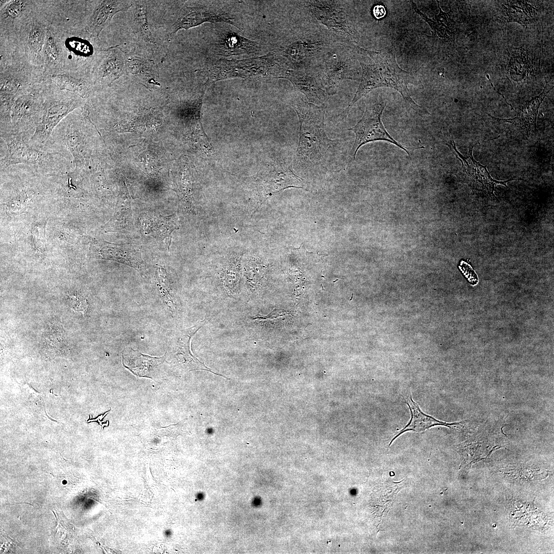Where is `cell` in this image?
<instances>
[{
    "label": "cell",
    "instance_id": "cell-32",
    "mask_svg": "<svg viewBox=\"0 0 554 554\" xmlns=\"http://www.w3.org/2000/svg\"><path fill=\"white\" fill-rule=\"evenodd\" d=\"M439 9V13L435 16L434 19L428 18L425 14L422 13L417 7L416 4L411 2V5L414 11L417 13L425 22H426L431 28L432 36L442 39H450L452 38L453 34L450 17L448 13L444 12L440 7L437 1Z\"/></svg>",
    "mask_w": 554,
    "mask_h": 554
},
{
    "label": "cell",
    "instance_id": "cell-19",
    "mask_svg": "<svg viewBox=\"0 0 554 554\" xmlns=\"http://www.w3.org/2000/svg\"><path fill=\"white\" fill-rule=\"evenodd\" d=\"M123 68V60L116 49L100 53L94 60L88 74L93 84L108 85L117 79Z\"/></svg>",
    "mask_w": 554,
    "mask_h": 554
},
{
    "label": "cell",
    "instance_id": "cell-1",
    "mask_svg": "<svg viewBox=\"0 0 554 554\" xmlns=\"http://www.w3.org/2000/svg\"><path fill=\"white\" fill-rule=\"evenodd\" d=\"M353 53L362 69L359 86L342 115L345 119L354 104L376 88L386 87L397 91L405 102L413 108L422 107L412 98L409 84L418 83L417 71H407L399 67L393 46L377 51L365 49L357 44L351 45Z\"/></svg>",
    "mask_w": 554,
    "mask_h": 554
},
{
    "label": "cell",
    "instance_id": "cell-5",
    "mask_svg": "<svg viewBox=\"0 0 554 554\" xmlns=\"http://www.w3.org/2000/svg\"><path fill=\"white\" fill-rule=\"evenodd\" d=\"M352 44L334 42L314 67L329 96L337 93L344 80L360 79V65Z\"/></svg>",
    "mask_w": 554,
    "mask_h": 554
},
{
    "label": "cell",
    "instance_id": "cell-16",
    "mask_svg": "<svg viewBox=\"0 0 554 554\" xmlns=\"http://www.w3.org/2000/svg\"><path fill=\"white\" fill-rule=\"evenodd\" d=\"M446 144L461 161L462 171L466 175L469 186L473 190L481 192L490 198H495L494 191L497 185L501 184L507 187L506 183L515 180L509 179L505 181L494 180L486 167L481 165L473 158L472 150L476 144L469 147L467 156H463L457 150L453 139H451Z\"/></svg>",
    "mask_w": 554,
    "mask_h": 554
},
{
    "label": "cell",
    "instance_id": "cell-15",
    "mask_svg": "<svg viewBox=\"0 0 554 554\" xmlns=\"http://www.w3.org/2000/svg\"><path fill=\"white\" fill-rule=\"evenodd\" d=\"M48 24L37 4L18 31V44L29 66L43 68L44 47Z\"/></svg>",
    "mask_w": 554,
    "mask_h": 554
},
{
    "label": "cell",
    "instance_id": "cell-20",
    "mask_svg": "<svg viewBox=\"0 0 554 554\" xmlns=\"http://www.w3.org/2000/svg\"><path fill=\"white\" fill-rule=\"evenodd\" d=\"M206 322V320L205 319L190 328L182 329L176 332L174 338L172 339V342L171 343L172 344V352L176 362L180 365H183L184 368L190 370H206L226 378L224 375H220L212 371L203 363L195 358L191 352L190 340L197 330L201 328Z\"/></svg>",
    "mask_w": 554,
    "mask_h": 554
},
{
    "label": "cell",
    "instance_id": "cell-34",
    "mask_svg": "<svg viewBox=\"0 0 554 554\" xmlns=\"http://www.w3.org/2000/svg\"><path fill=\"white\" fill-rule=\"evenodd\" d=\"M134 22L138 35L146 42L154 43L147 21L146 6L142 2L136 3Z\"/></svg>",
    "mask_w": 554,
    "mask_h": 554
},
{
    "label": "cell",
    "instance_id": "cell-18",
    "mask_svg": "<svg viewBox=\"0 0 554 554\" xmlns=\"http://www.w3.org/2000/svg\"><path fill=\"white\" fill-rule=\"evenodd\" d=\"M212 50L217 55L229 56L254 54L260 52L261 47L259 43L223 28L216 30Z\"/></svg>",
    "mask_w": 554,
    "mask_h": 554
},
{
    "label": "cell",
    "instance_id": "cell-39",
    "mask_svg": "<svg viewBox=\"0 0 554 554\" xmlns=\"http://www.w3.org/2000/svg\"><path fill=\"white\" fill-rule=\"evenodd\" d=\"M110 409L109 411H107L106 412H105V413H103L102 414L99 415L97 418H96L95 419H90L86 422L87 423H90V422H96L101 426L102 428L104 429V428L105 427L108 426L109 424H103L101 421H102V419L106 416V415L110 411Z\"/></svg>",
    "mask_w": 554,
    "mask_h": 554
},
{
    "label": "cell",
    "instance_id": "cell-31",
    "mask_svg": "<svg viewBox=\"0 0 554 554\" xmlns=\"http://www.w3.org/2000/svg\"><path fill=\"white\" fill-rule=\"evenodd\" d=\"M113 230L122 231L132 228L131 199L125 187L119 194L114 217L109 223Z\"/></svg>",
    "mask_w": 554,
    "mask_h": 554
},
{
    "label": "cell",
    "instance_id": "cell-36",
    "mask_svg": "<svg viewBox=\"0 0 554 554\" xmlns=\"http://www.w3.org/2000/svg\"><path fill=\"white\" fill-rule=\"evenodd\" d=\"M128 67L129 70L133 74L148 75L150 74L145 63L140 60H134L129 61Z\"/></svg>",
    "mask_w": 554,
    "mask_h": 554
},
{
    "label": "cell",
    "instance_id": "cell-35",
    "mask_svg": "<svg viewBox=\"0 0 554 554\" xmlns=\"http://www.w3.org/2000/svg\"><path fill=\"white\" fill-rule=\"evenodd\" d=\"M180 187L179 192L182 206L187 210H191L192 204V190L189 175H188L183 177Z\"/></svg>",
    "mask_w": 554,
    "mask_h": 554
},
{
    "label": "cell",
    "instance_id": "cell-30",
    "mask_svg": "<svg viewBox=\"0 0 554 554\" xmlns=\"http://www.w3.org/2000/svg\"><path fill=\"white\" fill-rule=\"evenodd\" d=\"M166 355L153 357L131 348L130 351L122 353V362L123 365L136 377L152 378L151 371L164 361Z\"/></svg>",
    "mask_w": 554,
    "mask_h": 554
},
{
    "label": "cell",
    "instance_id": "cell-10",
    "mask_svg": "<svg viewBox=\"0 0 554 554\" xmlns=\"http://www.w3.org/2000/svg\"><path fill=\"white\" fill-rule=\"evenodd\" d=\"M45 80L43 68L29 65L0 68L1 124H9L15 100Z\"/></svg>",
    "mask_w": 554,
    "mask_h": 554
},
{
    "label": "cell",
    "instance_id": "cell-21",
    "mask_svg": "<svg viewBox=\"0 0 554 554\" xmlns=\"http://www.w3.org/2000/svg\"><path fill=\"white\" fill-rule=\"evenodd\" d=\"M37 5V1L9 0L0 9V33L17 35Z\"/></svg>",
    "mask_w": 554,
    "mask_h": 554
},
{
    "label": "cell",
    "instance_id": "cell-7",
    "mask_svg": "<svg viewBox=\"0 0 554 554\" xmlns=\"http://www.w3.org/2000/svg\"><path fill=\"white\" fill-rule=\"evenodd\" d=\"M302 2L309 13L338 42L357 44L360 34L350 14L348 1L312 0Z\"/></svg>",
    "mask_w": 554,
    "mask_h": 554
},
{
    "label": "cell",
    "instance_id": "cell-17",
    "mask_svg": "<svg viewBox=\"0 0 554 554\" xmlns=\"http://www.w3.org/2000/svg\"><path fill=\"white\" fill-rule=\"evenodd\" d=\"M279 78L290 81L296 91L302 93L309 103L321 106L326 104L329 98L314 67L303 70L288 69Z\"/></svg>",
    "mask_w": 554,
    "mask_h": 554
},
{
    "label": "cell",
    "instance_id": "cell-22",
    "mask_svg": "<svg viewBox=\"0 0 554 554\" xmlns=\"http://www.w3.org/2000/svg\"><path fill=\"white\" fill-rule=\"evenodd\" d=\"M402 395L410 409L411 419L409 423L393 438L389 445L397 438L405 432L409 431L422 432L436 426H443L450 428L457 429L462 427L463 424L462 422L447 423L439 421L424 413L417 403L413 400L410 392L405 391Z\"/></svg>",
    "mask_w": 554,
    "mask_h": 554
},
{
    "label": "cell",
    "instance_id": "cell-3",
    "mask_svg": "<svg viewBox=\"0 0 554 554\" xmlns=\"http://www.w3.org/2000/svg\"><path fill=\"white\" fill-rule=\"evenodd\" d=\"M0 135L1 169L23 164L39 174L53 176L65 174L75 168L71 154L59 145L51 143L46 148L39 149L21 135L4 133Z\"/></svg>",
    "mask_w": 554,
    "mask_h": 554
},
{
    "label": "cell",
    "instance_id": "cell-12",
    "mask_svg": "<svg viewBox=\"0 0 554 554\" xmlns=\"http://www.w3.org/2000/svg\"><path fill=\"white\" fill-rule=\"evenodd\" d=\"M386 104V102L378 100L368 102L361 120L347 129L355 134V140L349 152L348 163L355 160L357 153L361 146L378 141L394 144L409 155L408 150L389 134L383 124L382 116Z\"/></svg>",
    "mask_w": 554,
    "mask_h": 554
},
{
    "label": "cell",
    "instance_id": "cell-11",
    "mask_svg": "<svg viewBox=\"0 0 554 554\" xmlns=\"http://www.w3.org/2000/svg\"><path fill=\"white\" fill-rule=\"evenodd\" d=\"M55 26L59 31L63 49L62 68L60 74H87L91 63L93 62L92 58L94 53L91 39L95 37L84 27L64 28Z\"/></svg>",
    "mask_w": 554,
    "mask_h": 554
},
{
    "label": "cell",
    "instance_id": "cell-33",
    "mask_svg": "<svg viewBox=\"0 0 554 554\" xmlns=\"http://www.w3.org/2000/svg\"><path fill=\"white\" fill-rule=\"evenodd\" d=\"M157 284L164 304L171 310L174 308V305L170 293V279L166 270L161 266L156 268Z\"/></svg>",
    "mask_w": 554,
    "mask_h": 554
},
{
    "label": "cell",
    "instance_id": "cell-25",
    "mask_svg": "<svg viewBox=\"0 0 554 554\" xmlns=\"http://www.w3.org/2000/svg\"><path fill=\"white\" fill-rule=\"evenodd\" d=\"M87 20L85 29L98 38L102 30L110 23L116 13L127 10L131 2L125 1H100Z\"/></svg>",
    "mask_w": 554,
    "mask_h": 554
},
{
    "label": "cell",
    "instance_id": "cell-24",
    "mask_svg": "<svg viewBox=\"0 0 554 554\" xmlns=\"http://www.w3.org/2000/svg\"><path fill=\"white\" fill-rule=\"evenodd\" d=\"M209 22L228 23L241 29L238 24L235 22L234 17L228 13L208 9L191 8L181 16L175 23L171 34L175 33L182 29L187 30L201 25L204 23Z\"/></svg>",
    "mask_w": 554,
    "mask_h": 554
},
{
    "label": "cell",
    "instance_id": "cell-23",
    "mask_svg": "<svg viewBox=\"0 0 554 554\" xmlns=\"http://www.w3.org/2000/svg\"><path fill=\"white\" fill-rule=\"evenodd\" d=\"M139 220L145 234L167 241L169 247L172 232L179 228V219L176 214L163 216L151 212H142Z\"/></svg>",
    "mask_w": 554,
    "mask_h": 554
},
{
    "label": "cell",
    "instance_id": "cell-9",
    "mask_svg": "<svg viewBox=\"0 0 554 554\" xmlns=\"http://www.w3.org/2000/svg\"><path fill=\"white\" fill-rule=\"evenodd\" d=\"M286 69L283 58L275 51L262 56L242 60L220 59L212 66V82L255 76L278 78Z\"/></svg>",
    "mask_w": 554,
    "mask_h": 554
},
{
    "label": "cell",
    "instance_id": "cell-4",
    "mask_svg": "<svg viewBox=\"0 0 554 554\" xmlns=\"http://www.w3.org/2000/svg\"><path fill=\"white\" fill-rule=\"evenodd\" d=\"M43 98L42 117L29 143L42 149L50 139L56 126L69 114L84 105L86 100L67 90H61L50 80L41 83Z\"/></svg>",
    "mask_w": 554,
    "mask_h": 554
},
{
    "label": "cell",
    "instance_id": "cell-26",
    "mask_svg": "<svg viewBox=\"0 0 554 554\" xmlns=\"http://www.w3.org/2000/svg\"><path fill=\"white\" fill-rule=\"evenodd\" d=\"M63 63V49L58 28L48 24L43 52V74L48 76L60 74Z\"/></svg>",
    "mask_w": 554,
    "mask_h": 554
},
{
    "label": "cell",
    "instance_id": "cell-29",
    "mask_svg": "<svg viewBox=\"0 0 554 554\" xmlns=\"http://www.w3.org/2000/svg\"><path fill=\"white\" fill-rule=\"evenodd\" d=\"M45 79L52 81L62 90L73 92L85 100L90 98L93 84L88 74H57Z\"/></svg>",
    "mask_w": 554,
    "mask_h": 554
},
{
    "label": "cell",
    "instance_id": "cell-38",
    "mask_svg": "<svg viewBox=\"0 0 554 554\" xmlns=\"http://www.w3.org/2000/svg\"><path fill=\"white\" fill-rule=\"evenodd\" d=\"M84 302H86V300L85 299H79L78 298H76V299H73L71 297V299L70 300V303H71L70 307L73 310L74 309H75V311L80 310L81 311H82V313L84 314L85 312L84 311H85V310H86L88 305L78 304L83 303Z\"/></svg>",
    "mask_w": 554,
    "mask_h": 554
},
{
    "label": "cell",
    "instance_id": "cell-2",
    "mask_svg": "<svg viewBox=\"0 0 554 554\" xmlns=\"http://www.w3.org/2000/svg\"><path fill=\"white\" fill-rule=\"evenodd\" d=\"M291 106L299 122V141L296 151L298 168L304 170L321 171L331 168L339 152L341 140H331L325 130L326 105H316L304 101L299 94L291 100Z\"/></svg>",
    "mask_w": 554,
    "mask_h": 554
},
{
    "label": "cell",
    "instance_id": "cell-13",
    "mask_svg": "<svg viewBox=\"0 0 554 554\" xmlns=\"http://www.w3.org/2000/svg\"><path fill=\"white\" fill-rule=\"evenodd\" d=\"M255 188L260 201L289 188L305 189V182L292 169V159L269 162L254 176Z\"/></svg>",
    "mask_w": 554,
    "mask_h": 554
},
{
    "label": "cell",
    "instance_id": "cell-28",
    "mask_svg": "<svg viewBox=\"0 0 554 554\" xmlns=\"http://www.w3.org/2000/svg\"><path fill=\"white\" fill-rule=\"evenodd\" d=\"M552 88L548 90V83L543 91L538 95L532 97L528 101L522 106L517 116L512 118L501 119L493 117L488 114L490 117L497 120L498 121H502L511 124L516 126L522 128L527 134L530 131L531 127L536 128L537 115L541 104L546 97L547 93Z\"/></svg>",
    "mask_w": 554,
    "mask_h": 554
},
{
    "label": "cell",
    "instance_id": "cell-8",
    "mask_svg": "<svg viewBox=\"0 0 554 554\" xmlns=\"http://www.w3.org/2000/svg\"><path fill=\"white\" fill-rule=\"evenodd\" d=\"M91 124L81 108L64 118L51 134L50 141L71 154L75 167H81L92 158L88 130Z\"/></svg>",
    "mask_w": 554,
    "mask_h": 554
},
{
    "label": "cell",
    "instance_id": "cell-14",
    "mask_svg": "<svg viewBox=\"0 0 554 554\" xmlns=\"http://www.w3.org/2000/svg\"><path fill=\"white\" fill-rule=\"evenodd\" d=\"M41 83L31 91L15 100L11 110L9 125L1 130V133L21 135L27 141L30 140L42 115L43 98Z\"/></svg>",
    "mask_w": 554,
    "mask_h": 554
},
{
    "label": "cell",
    "instance_id": "cell-6",
    "mask_svg": "<svg viewBox=\"0 0 554 554\" xmlns=\"http://www.w3.org/2000/svg\"><path fill=\"white\" fill-rule=\"evenodd\" d=\"M334 39L327 30L301 31L299 35L276 52L284 58L289 69L312 68L336 42Z\"/></svg>",
    "mask_w": 554,
    "mask_h": 554
},
{
    "label": "cell",
    "instance_id": "cell-27",
    "mask_svg": "<svg viewBox=\"0 0 554 554\" xmlns=\"http://www.w3.org/2000/svg\"><path fill=\"white\" fill-rule=\"evenodd\" d=\"M100 250L102 258L114 260L130 266L142 276L146 273L145 264L138 250L129 245H116L105 243Z\"/></svg>",
    "mask_w": 554,
    "mask_h": 554
},
{
    "label": "cell",
    "instance_id": "cell-37",
    "mask_svg": "<svg viewBox=\"0 0 554 554\" xmlns=\"http://www.w3.org/2000/svg\"><path fill=\"white\" fill-rule=\"evenodd\" d=\"M386 13V9L383 4H378L372 8V14L376 19H380L384 18Z\"/></svg>",
    "mask_w": 554,
    "mask_h": 554
}]
</instances>
